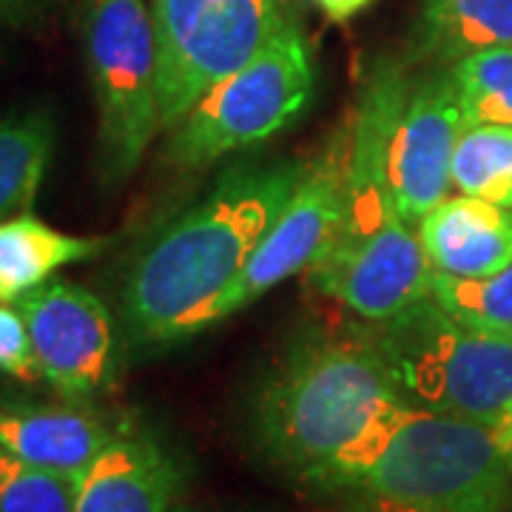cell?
<instances>
[{"mask_svg": "<svg viewBox=\"0 0 512 512\" xmlns=\"http://www.w3.org/2000/svg\"><path fill=\"white\" fill-rule=\"evenodd\" d=\"M305 168L291 157L234 165L134 251L117 299L128 350L171 348L205 330L211 305L245 268Z\"/></svg>", "mask_w": 512, "mask_h": 512, "instance_id": "1", "label": "cell"}, {"mask_svg": "<svg viewBox=\"0 0 512 512\" xmlns=\"http://www.w3.org/2000/svg\"><path fill=\"white\" fill-rule=\"evenodd\" d=\"M410 80V57H382L367 72L348 128L342 220L308 271L316 291L365 322L407 311L433 285L419 234L402 220L387 177L390 134Z\"/></svg>", "mask_w": 512, "mask_h": 512, "instance_id": "2", "label": "cell"}, {"mask_svg": "<svg viewBox=\"0 0 512 512\" xmlns=\"http://www.w3.org/2000/svg\"><path fill=\"white\" fill-rule=\"evenodd\" d=\"M407 402L362 322L302 328L251 399L256 447L299 478Z\"/></svg>", "mask_w": 512, "mask_h": 512, "instance_id": "3", "label": "cell"}, {"mask_svg": "<svg viewBox=\"0 0 512 512\" xmlns=\"http://www.w3.org/2000/svg\"><path fill=\"white\" fill-rule=\"evenodd\" d=\"M424 512H507L512 461L493 424L402 402L302 478Z\"/></svg>", "mask_w": 512, "mask_h": 512, "instance_id": "4", "label": "cell"}, {"mask_svg": "<svg viewBox=\"0 0 512 512\" xmlns=\"http://www.w3.org/2000/svg\"><path fill=\"white\" fill-rule=\"evenodd\" d=\"M367 325L410 404L481 424H498L507 413L512 339L464 328L433 296Z\"/></svg>", "mask_w": 512, "mask_h": 512, "instance_id": "5", "label": "cell"}, {"mask_svg": "<svg viewBox=\"0 0 512 512\" xmlns=\"http://www.w3.org/2000/svg\"><path fill=\"white\" fill-rule=\"evenodd\" d=\"M316 92V66L299 20L285 23L242 69L202 94L168 128L163 160L177 171H200L222 157L259 146L299 120Z\"/></svg>", "mask_w": 512, "mask_h": 512, "instance_id": "6", "label": "cell"}, {"mask_svg": "<svg viewBox=\"0 0 512 512\" xmlns=\"http://www.w3.org/2000/svg\"><path fill=\"white\" fill-rule=\"evenodd\" d=\"M86 66L97 109L94 163L106 185L126 183L160 134L157 37L146 0H89Z\"/></svg>", "mask_w": 512, "mask_h": 512, "instance_id": "7", "label": "cell"}, {"mask_svg": "<svg viewBox=\"0 0 512 512\" xmlns=\"http://www.w3.org/2000/svg\"><path fill=\"white\" fill-rule=\"evenodd\" d=\"M160 131L242 69L296 15L291 0H151Z\"/></svg>", "mask_w": 512, "mask_h": 512, "instance_id": "8", "label": "cell"}, {"mask_svg": "<svg viewBox=\"0 0 512 512\" xmlns=\"http://www.w3.org/2000/svg\"><path fill=\"white\" fill-rule=\"evenodd\" d=\"M345 146H333L316 163H308L299 185L279 211L274 225L259 239L239 276L220 293L205 316V330L234 316L251 302L262 299L276 285L299 271H311L319 256L328 251L330 239L342 220L345 202Z\"/></svg>", "mask_w": 512, "mask_h": 512, "instance_id": "9", "label": "cell"}, {"mask_svg": "<svg viewBox=\"0 0 512 512\" xmlns=\"http://www.w3.org/2000/svg\"><path fill=\"white\" fill-rule=\"evenodd\" d=\"M26 319L40 379L66 402L86 404L114 382L117 322L89 288L52 279L18 302Z\"/></svg>", "mask_w": 512, "mask_h": 512, "instance_id": "10", "label": "cell"}, {"mask_svg": "<svg viewBox=\"0 0 512 512\" xmlns=\"http://www.w3.org/2000/svg\"><path fill=\"white\" fill-rule=\"evenodd\" d=\"M464 126L450 69L433 66L413 74L387 151L390 191L407 225H419L427 211L450 197L453 154Z\"/></svg>", "mask_w": 512, "mask_h": 512, "instance_id": "11", "label": "cell"}, {"mask_svg": "<svg viewBox=\"0 0 512 512\" xmlns=\"http://www.w3.org/2000/svg\"><path fill=\"white\" fill-rule=\"evenodd\" d=\"M180 490L183 470L163 441L140 424H117L77 478L74 512H171Z\"/></svg>", "mask_w": 512, "mask_h": 512, "instance_id": "12", "label": "cell"}, {"mask_svg": "<svg viewBox=\"0 0 512 512\" xmlns=\"http://www.w3.org/2000/svg\"><path fill=\"white\" fill-rule=\"evenodd\" d=\"M114 430L89 404L0 402V450L69 476L92 464Z\"/></svg>", "mask_w": 512, "mask_h": 512, "instance_id": "13", "label": "cell"}, {"mask_svg": "<svg viewBox=\"0 0 512 512\" xmlns=\"http://www.w3.org/2000/svg\"><path fill=\"white\" fill-rule=\"evenodd\" d=\"M419 239L436 274H498L512 262V211L464 194L447 197L421 217Z\"/></svg>", "mask_w": 512, "mask_h": 512, "instance_id": "14", "label": "cell"}, {"mask_svg": "<svg viewBox=\"0 0 512 512\" xmlns=\"http://www.w3.org/2000/svg\"><path fill=\"white\" fill-rule=\"evenodd\" d=\"M111 237H80L57 231L35 214L0 222V302L18 305L66 265H80L109 251Z\"/></svg>", "mask_w": 512, "mask_h": 512, "instance_id": "15", "label": "cell"}, {"mask_svg": "<svg viewBox=\"0 0 512 512\" xmlns=\"http://www.w3.org/2000/svg\"><path fill=\"white\" fill-rule=\"evenodd\" d=\"M504 46H512V0H421L410 60L453 66Z\"/></svg>", "mask_w": 512, "mask_h": 512, "instance_id": "16", "label": "cell"}, {"mask_svg": "<svg viewBox=\"0 0 512 512\" xmlns=\"http://www.w3.org/2000/svg\"><path fill=\"white\" fill-rule=\"evenodd\" d=\"M57 146L49 109L0 114V222L32 214Z\"/></svg>", "mask_w": 512, "mask_h": 512, "instance_id": "17", "label": "cell"}, {"mask_svg": "<svg viewBox=\"0 0 512 512\" xmlns=\"http://www.w3.org/2000/svg\"><path fill=\"white\" fill-rule=\"evenodd\" d=\"M450 177L458 194L512 211V128L464 126Z\"/></svg>", "mask_w": 512, "mask_h": 512, "instance_id": "18", "label": "cell"}, {"mask_svg": "<svg viewBox=\"0 0 512 512\" xmlns=\"http://www.w3.org/2000/svg\"><path fill=\"white\" fill-rule=\"evenodd\" d=\"M430 296L464 328L512 339V262L498 274L478 279L433 271Z\"/></svg>", "mask_w": 512, "mask_h": 512, "instance_id": "19", "label": "cell"}, {"mask_svg": "<svg viewBox=\"0 0 512 512\" xmlns=\"http://www.w3.org/2000/svg\"><path fill=\"white\" fill-rule=\"evenodd\" d=\"M447 69L467 126L512 128V46L476 52Z\"/></svg>", "mask_w": 512, "mask_h": 512, "instance_id": "20", "label": "cell"}, {"mask_svg": "<svg viewBox=\"0 0 512 512\" xmlns=\"http://www.w3.org/2000/svg\"><path fill=\"white\" fill-rule=\"evenodd\" d=\"M77 478L0 450V512H74Z\"/></svg>", "mask_w": 512, "mask_h": 512, "instance_id": "21", "label": "cell"}, {"mask_svg": "<svg viewBox=\"0 0 512 512\" xmlns=\"http://www.w3.org/2000/svg\"><path fill=\"white\" fill-rule=\"evenodd\" d=\"M0 373L18 382L40 379L26 319L18 311V305H3V302H0Z\"/></svg>", "mask_w": 512, "mask_h": 512, "instance_id": "22", "label": "cell"}, {"mask_svg": "<svg viewBox=\"0 0 512 512\" xmlns=\"http://www.w3.org/2000/svg\"><path fill=\"white\" fill-rule=\"evenodd\" d=\"M80 0H0V26L32 32L57 20ZM89 3V0H86Z\"/></svg>", "mask_w": 512, "mask_h": 512, "instance_id": "23", "label": "cell"}, {"mask_svg": "<svg viewBox=\"0 0 512 512\" xmlns=\"http://www.w3.org/2000/svg\"><path fill=\"white\" fill-rule=\"evenodd\" d=\"M322 12H325V18L333 20V23H348L353 20L359 12H365L367 6L373 3V0H313Z\"/></svg>", "mask_w": 512, "mask_h": 512, "instance_id": "24", "label": "cell"}, {"mask_svg": "<svg viewBox=\"0 0 512 512\" xmlns=\"http://www.w3.org/2000/svg\"><path fill=\"white\" fill-rule=\"evenodd\" d=\"M348 512H424V510L407 507V504H396V501H384V498H376V495H359V501H356Z\"/></svg>", "mask_w": 512, "mask_h": 512, "instance_id": "25", "label": "cell"}, {"mask_svg": "<svg viewBox=\"0 0 512 512\" xmlns=\"http://www.w3.org/2000/svg\"><path fill=\"white\" fill-rule=\"evenodd\" d=\"M495 433H498V439H501V444H504V450H507V456H510L512 461V404L507 407V413L498 419V424H493Z\"/></svg>", "mask_w": 512, "mask_h": 512, "instance_id": "26", "label": "cell"}, {"mask_svg": "<svg viewBox=\"0 0 512 512\" xmlns=\"http://www.w3.org/2000/svg\"><path fill=\"white\" fill-rule=\"evenodd\" d=\"M171 512H191V510H188L183 501H180V504H177V507H174V510H171Z\"/></svg>", "mask_w": 512, "mask_h": 512, "instance_id": "27", "label": "cell"}]
</instances>
